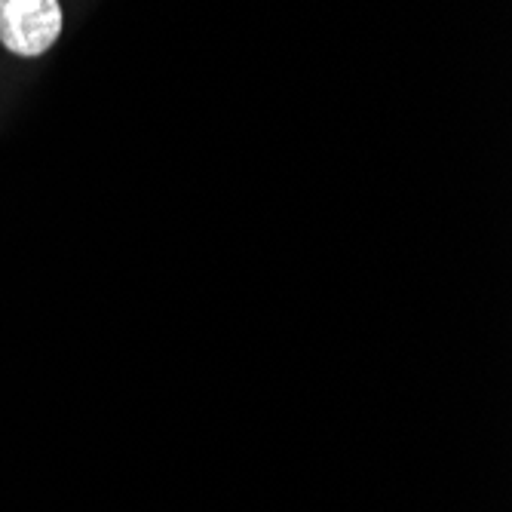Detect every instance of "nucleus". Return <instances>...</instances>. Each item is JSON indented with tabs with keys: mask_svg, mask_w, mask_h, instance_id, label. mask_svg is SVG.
<instances>
[{
	"mask_svg": "<svg viewBox=\"0 0 512 512\" xmlns=\"http://www.w3.org/2000/svg\"><path fill=\"white\" fill-rule=\"evenodd\" d=\"M65 16L59 0H0V46L19 59L53 50Z\"/></svg>",
	"mask_w": 512,
	"mask_h": 512,
	"instance_id": "f257e3e1",
	"label": "nucleus"
}]
</instances>
